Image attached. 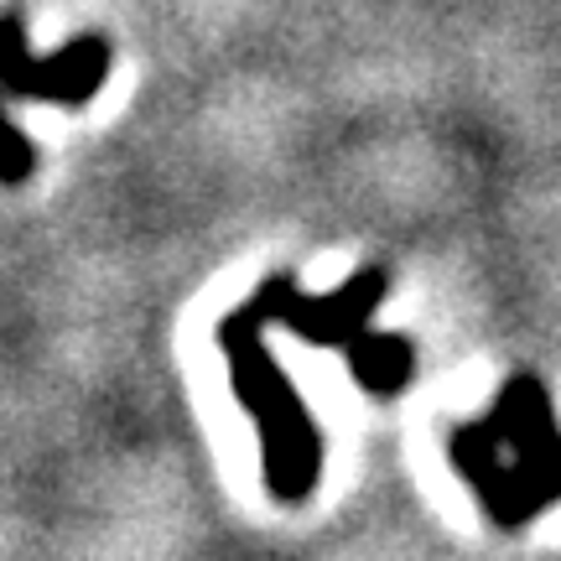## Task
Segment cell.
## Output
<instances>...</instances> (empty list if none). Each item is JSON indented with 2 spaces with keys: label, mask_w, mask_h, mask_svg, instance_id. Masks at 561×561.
I'll list each match as a JSON object with an SVG mask.
<instances>
[{
  "label": "cell",
  "mask_w": 561,
  "mask_h": 561,
  "mask_svg": "<svg viewBox=\"0 0 561 561\" xmlns=\"http://www.w3.org/2000/svg\"><path fill=\"white\" fill-rule=\"evenodd\" d=\"M343 359H348L354 380H359L369 396L390 401V396L411 380V369H416V348H411V339H401V333H375V328H369L364 339H354L348 348H343Z\"/></svg>",
  "instance_id": "cell-5"
},
{
  "label": "cell",
  "mask_w": 561,
  "mask_h": 561,
  "mask_svg": "<svg viewBox=\"0 0 561 561\" xmlns=\"http://www.w3.org/2000/svg\"><path fill=\"white\" fill-rule=\"evenodd\" d=\"M219 343H224V354H229V385H234V396H240V405L250 416L261 421V453H265V483H271V494L286 504L307 500L322 468V442L297 396V385H291V375L280 369L276 354L261 343V328L234 318V312L219 322Z\"/></svg>",
  "instance_id": "cell-2"
},
{
  "label": "cell",
  "mask_w": 561,
  "mask_h": 561,
  "mask_svg": "<svg viewBox=\"0 0 561 561\" xmlns=\"http://www.w3.org/2000/svg\"><path fill=\"white\" fill-rule=\"evenodd\" d=\"M32 172H37V146L26 140L21 125H5V167H0V182H5V187H21Z\"/></svg>",
  "instance_id": "cell-6"
},
{
  "label": "cell",
  "mask_w": 561,
  "mask_h": 561,
  "mask_svg": "<svg viewBox=\"0 0 561 561\" xmlns=\"http://www.w3.org/2000/svg\"><path fill=\"white\" fill-rule=\"evenodd\" d=\"M110 42L104 37H73L58 53H26V21L21 11H5V94L11 100H37L62 104V110H83L110 79Z\"/></svg>",
  "instance_id": "cell-4"
},
{
  "label": "cell",
  "mask_w": 561,
  "mask_h": 561,
  "mask_svg": "<svg viewBox=\"0 0 561 561\" xmlns=\"http://www.w3.org/2000/svg\"><path fill=\"white\" fill-rule=\"evenodd\" d=\"M453 468H462L468 489L483 500L489 520L515 530L525 515L561 500V426L551 416V396L541 380L515 375L483 421L458 426Z\"/></svg>",
  "instance_id": "cell-1"
},
{
  "label": "cell",
  "mask_w": 561,
  "mask_h": 561,
  "mask_svg": "<svg viewBox=\"0 0 561 561\" xmlns=\"http://www.w3.org/2000/svg\"><path fill=\"white\" fill-rule=\"evenodd\" d=\"M385 291H390V271L385 265H364L359 276L348 280L343 291H333V297H307L291 276H271L244 307H234V318L255 322V328H271V322L291 328L297 339L318 343V348H348L354 339L369 333Z\"/></svg>",
  "instance_id": "cell-3"
}]
</instances>
